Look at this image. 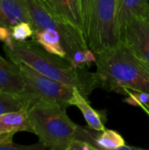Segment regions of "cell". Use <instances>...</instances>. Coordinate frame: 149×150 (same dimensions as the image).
Returning <instances> with one entry per match:
<instances>
[{
    "label": "cell",
    "instance_id": "6da1fadb",
    "mask_svg": "<svg viewBox=\"0 0 149 150\" xmlns=\"http://www.w3.org/2000/svg\"><path fill=\"white\" fill-rule=\"evenodd\" d=\"M4 51L13 62L25 63L51 79L76 88L87 98L95 89L100 88L97 72L73 68L67 59L47 52L32 40H13L11 47L4 45Z\"/></svg>",
    "mask_w": 149,
    "mask_h": 150
},
{
    "label": "cell",
    "instance_id": "7a4b0ae2",
    "mask_svg": "<svg viewBox=\"0 0 149 150\" xmlns=\"http://www.w3.org/2000/svg\"><path fill=\"white\" fill-rule=\"evenodd\" d=\"M100 88L119 94L133 90L149 94V65L122 41L115 47L96 54Z\"/></svg>",
    "mask_w": 149,
    "mask_h": 150
},
{
    "label": "cell",
    "instance_id": "3957f363",
    "mask_svg": "<svg viewBox=\"0 0 149 150\" xmlns=\"http://www.w3.org/2000/svg\"><path fill=\"white\" fill-rule=\"evenodd\" d=\"M31 126L40 142L51 150H68L76 138L79 126L68 116L66 108L54 102L39 100L28 107Z\"/></svg>",
    "mask_w": 149,
    "mask_h": 150
},
{
    "label": "cell",
    "instance_id": "277c9868",
    "mask_svg": "<svg viewBox=\"0 0 149 150\" xmlns=\"http://www.w3.org/2000/svg\"><path fill=\"white\" fill-rule=\"evenodd\" d=\"M84 36L95 54L113 48L121 42L119 0H81Z\"/></svg>",
    "mask_w": 149,
    "mask_h": 150
},
{
    "label": "cell",
    "instance_id": "5b68a950",
    "mask_svg": "<svg viewBox=\"0 0 149 150\" xmlns=\"http://www.w3.org/2000/svg\"><path fill=\"white\" fill-rule=\"evenodd\" d=\"M26 3L33 31L52 29L57 32L67 53L68 61L76 52L89 48L84 34L59 17L43 0H26Z\"/></svg>",
    "mask_w": 149,
    "mask_h": 150
},
{
    "label": "cell",
    "instance_id": "8992f818",
    "mask_svg": "<svg viewBox=\"0 0 149 150\" xmlns=\"http://www.w3.org/2000/svg\"><path fill=\"white\" fill-rule=\"evenodd\" d=\"M17 64L25 82V89L20 96L25 98L29 106L39 100L54 102L64 108L70 105L73 87L51 79L25 63Z\"/></svg>",
    "mask_w": 149,
    "mask_h": 150
},
{
    "label": "cell",
    "instance_id": "52a82bcc",
    "mask_svg": "<svg viewBox=\"0 0 149 150\" xmlns=\"http://www.w3.org/2000/svg\"><path fill=\"white\" fill-rule=\"evenodd\" d=\"M121 41L149 65V24L144 16H135L121 30Z\"/></svg>",
    "mask_w": 149,
    "mask_h": 150
},
{
    "label": "cell",
    "instance_id": "ba28073f",
    "mask_svg": "<svg viewBox=\"0 0 149 150\" xmlns=\"http://www.w3.org/2000/svg\"><path fill=\"white\" fill-rule=\"evenodd\" d=\"M18 132L33 134L28 117V107L0 114V147L13 142V136Z\"/></svg>",
    "mask_w": 149,
    "mask_h": 150
},
{
    "label": "cell",
    "instance_id": "9c48e42d",
    "mask_svg": "<svg viewBox=\"0 0 149 150\" xmlns=\"http://www.w3.org/2000/svg\"><path fill=\"white\" fill-rule=\"evenodd\" d=\"M25 89L18 64L0 55V91L20 95Z\"/></svg>",
    "mask_w": 149,
    "mask_h": 150
},
{
    "label": "cell",
    "instance_id": "30bf717a",
    "mask_svg": "<svg viewBox=\"0 0 149 150\" xmlns=\"http://www.w3.org/2000/svg\"><path fill=\"white\" fill-rule=\"evenodd\" d=\"M44 2L59 17L76 26L84 34L81 0H45Z\"/></svg>",
    "mask_w": 149,
    "mask_h": 150
},
{
    "label": "cell",
    "instance_id": "8fae6325",
    "mask_svg": "<svg viewBox=\"0 0 149 150\" xmlns=\"http://www.w3.org/2000/svg\"><path fill=\"white\" fill-rule=\"evenodd\" d=\"M31 23L26 0H0V25L12 27L19 22Z\"/></svg>",
    "mask_w": 149,
    "mask_h": 150
},
{
    "label": "cell",
    "instance_id": "7c38bea8",
    "mask_svg": "<svg viewBox=\"0 0 149 150\" xmlns=\"http://www.w3.org/2000/svg\"><path fill=\"white\" fill-rule=\"evenodd\" d=\"M70 105L76 106L82 112L83 118L85 119L87 125L97 130V131H105V111H97L90 105L88 98H85L76 88H74L73 96L70 99Z\"/></svg>",
    "mask_w": 149,
    "mask_h": 150
},
{
    "label": "cell",
    "instance_id": "4fadbf2b",
    "mask_svg": "<svg viewBox=\"0 0 149 150\" xmlns=\"http://www.w3.org/2000/svg\"><path fill=\"white\" fill-rule=\"evenodd\" d=\"M32 40L38 43L47 52L67 59V53L62 46L59 33L52 29H40L33 31Z\"/></svg>",
    "mask_w": 149,
    "mask_h": 150
},
{
    "label": "cell",
    "instance_id": "5bb4252c",
    "mask_svg": "<svg viewBox=\"0 0 149 150\" xmlns=\"http://www.w3.org/2000/svg\"><path fill=\"white\" fill-rule=\"evenodd\" d=\"M148 0H119V25L121 30L128 20L135 16H144Z\"/></svg>",
    "mask_w": 149,
    "mask_h": 150
},
{
    "label": "cell",
    "instance_id": "9a60e30c",
    "mask_svg": "<svg viewBox=\"0 0 149 150\" xmlns=\"http://www.w3.org/2000/svg\"><path fill=\"white\" fill-rule=\"evenodd\" d=\"M95 145L97 150H119L126 145V142L118 132L105 129L98 132Z\"/></svg>",
    "mask_w": 149,
    "mask_h": 150
},
{
    "label": "cell",
    "instance_id": "2e32d148",
    "mask_svg": "<svg viewBox=\"0 0 149 150\" xmlns=\"http://www.w3.org/2000/svg\"><path fill=\"white\" fill-rule=\"evenodd\" d=\"M23 107H29V105L22 96L0 91V114Z\"/></svg>",
    "mask_w": 149,
    "mask_h": 150
},
{
    "label": "cell",
    "instance_id": "e0dca14e",
    "mask_svg": "<svg viewBox=\"0 0 149 150\" xmlns=\"http://www.w3.org/2000/svg\"><path fill=\"white\" fill-rule=\"evenodd\" d=\"M75 69H88L92 63L97 62L96 54L90 48L76 52L68 61Z\"/></svg>",
    "mask_w": 149,
    "mask_h": 150
},
{
    "label": "cell",
    "instance_id": "ac0fdd59",
    "mask_svg": "<svg viewBox=\"0 0 149 150\" xmlns=\"http://www.w3.org/2000/svg\"><path fill=\"white\" fill-rule=\"evenodd\" d=\"M33 28L29 22L22 21L11 27V36L16 41H25L28 38H32Z\"/></svg>",
    "mask_w": 149,
    "mask_h": 150
},
{
    "label": "cell",
    "instance_id": "d6986e66",
    "mask_svg": "<svg viewBox=\"0 0 149 150\" xmlns=\"http://www.w3.org/2000/svg\"><path fill=\"white\" fill-rule=\"evenodd\" d=\"M124 95L127 96V98H125L124 101L131 105L141 107L143 105L149 103V94L142 91L126 90Z\"/></svg>",
    "mask_w": 149,
    "mask_h": 150
},
{
    "label": "cell",
    "instance_id": "ffe728a7",
    "mask_svg": "<svg viewBox=\"0 0 149 150\" xmlns=\"http://www.w3.org/2000/svg\"><path fill=\"white\" fill-rule=\"evenodd\" d=\"M13 40H14L11 36V28L0 25V41H2L4 46L11 47L13 44Z\"/></svg>",
    "mask_w": 149,
    "mask_h": 150
},
{
    "label": "cell",
    "instance_id": "44dd1931",
    "mask_svg": "<svg viewBox=\"0 0 149 150\" xmlns=\"http://www.w3.org/2000/svg\"><path fill=\"white\" fill-rule=\"evenodd\" d=\"M68 150H97L94 146L87 142L79 139H74L69 144Z\"/></svg>",
    "mask_w": 149,
    "mask_h": 150
},
{
    "label": "cell",
    "instance_id": "7402d4cb",
    "mask_svg": "<svg viewBox=\"0 0 149 150\" xmlns=\"http://www.w3.org/2000/svg\"><path fill=\"white\" fill-rule=\"evenodd\" d=\"M144 17H145V18L147 19V21L148 22L149 24V4L148 6V8H147V11H146V12H145Z\"/></svg>",
    "mask_w": 149,
    "mask_h": 150
},
{
    "label": "cell",
    "instance_id": "603a6c76",
    "mask_svg": "<svg viewBox=\"0 0 149 150\" xmlns=\"http://www.w3.org/2000/svg\"><path fill=\"white\" fill-rule=\"evenodd\" d=\"M43 1H45V0H43Z\"/></svg>",
    "mask_w": 149,
    "mask_h": 150
}]
</instances>
